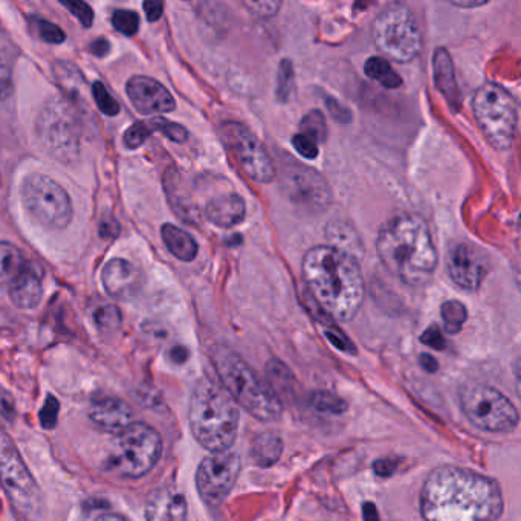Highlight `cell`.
Wrapping results in <instances>:
<instances>
[{"mask_svg": "<svg viewBox=\"0 0 521 521\" xmlns=\"http://www.w3.org/2000/svg\"><path fill=\"white\" fill-rule=\"evenodd\" d=\"M503 509L499 482L462 466H439L422 486L424 521H497Z\"/></svg>", "mask_w": 521, "mask_h": 521, "instance_id": "cell-1", "label": "cell"}, {"mask_svg": "<svg viewBox=\"0 0 521 521\" xmlns=\"http://www.w3.org/2000/svg\"><path fill=\"white\" fill-rule=\"evenodd\" d=\"M301 274L327 317L347 323L358 315L366 295L358 260L329 245L315 246L303 257Z\"/></svg>", "mask_w": 521, "mask_h": 521, "instance_id": "cell-2", "label": "cell"}, {"mask_svg": "<svg viewBox=\"0 0 521 521\" xmlns=\"http://www.w3.org/2000/svg\"><path fill=\"white\" fill-rule=\"evenodd\" d=\"M376 250L382 265L411 288H424L437 268V250L427 221L419 214L404 213L379 230Z\"/></svg>", "mask_w": 521, "mask_h": 521, "instance_id": "cell-3", "label": "cell"}, {"mask_svg": "<svg viewBox=\"0 0 521 521\" xmlns=\"http://www.w3.org/2000/svg\"><path fill=\"white\" fill-rule=\"evenodd\" d=\"M239 405L227 390L201 379L191 392L188 422L196 442L210 453H224L233 447L239 433Z\"/></svg>", "mask_w": 521, "mask_h": 521, "instance_id": "cell-4", "label": "cell"}, {"mask_svg": "<svg viewBox=\"0 0 521 521\" xmlns=\"http://www.w3.org/2000/svg\"><path fill=\"white\" fill-rule=\"evenodd\" d=\"M210 358L221 386L246 413L262 422L277 421L283 415V402L276 389L251 369L239 353L216 344L211 347Z\"/></svg>", "mask_w": 521, "mask_h": 521, "instance_id": "cell-5", "label": "cell"}, {"mask_svg": "<svg viewBox=\"0 0 521 521\" xmlns=\"http://www.w3.org/2000/svg\"><path fill=\"white\" fill-rule=\"evenodd\" d=\"M37 138L56 161L71 164L80 156L81 123L75 107L65 98H49L36 120Z\"/></svg>", "mask_w": 521, "mask_h": 521, "instance_id": "cell-6", "label": "cell"}, {"mask_svg": "<svg viewBox=\"0 0 521 521\" xmlns=\"http://www.w3.org/2000/svg\"><path fill=\"white\" fill-rule=\"evenodd\" d=\"M161 454L162 439L158 431L144 422H133L118 434L106 470L124 479H141L155 468Z\"/></svg>", "mask_w": 521, "mask_h": 521, "instance_id": "cell-7", "label": "cell"}, {"mask_svg": "<svg viewBox=\"0 0 521 521\" xmlns=\"http://www.w3.org/2000/svg\"><path fill=\"white\" fill-rule=\"evenodd\" d=\"M471 107L488 143L497 150L511 149L518 120L514 97L497 83H485L474 94Z\"/></svg>", "mask_w": 521, "mask_h": 521, "instance_id": "cell-8", "label": "cell"}, {"mask_svg": "<svg viewBox=\"0 0 521 521\" xmlns=\"http://www.w3.org/2000/svg\"><path fill=\"white\" fill-rule=\"evenodd\" d=\"M372 37L376 48L395 62L410 63L421 54V30L407 5H387L373 20Z\"/></svg>", "mask_w": 521, "mask_h": 521, "instance_id": "cell-9", "label": "cell"}, {"mask_svg": "<svg viewBox=\"0 0 521 521\" xmlns=\"http://www.w3.org/2000/svg\"><path fill=\"white\" fill-rule=\"evenodd\" d=\"M0 485L23 520L37 521L42 517V491L4 430H0Z\"/></svg>", "mask_w": 521, "mask_h": 521, "instance_id": "cell-10", "label": "cell"}, {"mask_svg": "<svg viewBox=\"0 0 521 521\" xmlns=\"http://www.w3.org/2000/svg\"><path fill=\"white\" fill-rule=\"evenodd\" d=\"M460 408L466 419L488 433H511L520 415L511 399L486 384H468L459 393Z\"/></svg>", "mask_w": 521, "mask_h": 521, "instance_id": "cell-11", "label": "cell"}, {"mask_svg": "<svg viewBox=\"0 0 521 521\" xmlns=\"http://www.w3.org/2000/svg\"><path fill=\"white\" fill-rule=\"evenodd\" d=\"M23 204L46 230H65L74 217L71 198L62 185L43 173L26 176L20 188Z\"/></svg>", "mask_w": 521, "mask_h": 521, "instance_id": "cell-12", "label": "cell"}, {"mask_svg": "<svg viewBox=\"0 0 521 521\" xmlns=\"http://www.w3.org/2000/svg\"><path fill=\"white\" fill-rule=\"evenodd\" d=\"M219 133L222 143L248 178L260 184H269L276 179V164L259 138L248 127L236 121H227L222 124Z\"/></svg>", "mask_w": 521, "mask_h": 521, "instance_id": "cell-13", "label": "cell"}, {"mask_svg": "<svg viewBox=\"0 0 521 521\" xmlns=\"http://www.w3.org/2000/svg\"><path fill=\"white\" fill-rule=\"evenodd\" d=\"M242 462L233 451L211 453L199 463L196 471V488L208 506L221 505L233 491L239 479Z\"/></svg>", "mask_w": 521, "mask_h": 521, "instance_id": "cell-14", "label": "cell"}, {"mask_svg": "<svg viewBox=\"0 0 521 521\" xmlns=\"http://www.w3.org/2000/svg\"><path fill=\"white\" fill-rule=\"evenodd\" d=\"M282 185L286 195L306 210L323 211L331 204V190L321 175L291 158L283 162Z\"/></svg>", "mask_w": 521, "mask_h": 521, "instance_id": "cell-15", "label": "cell"}, {"mask_svg": "<svg viewBox=\"0 0 521 521\" xmlns=\"http://www.w3.org/2000/svg\"><path fill=\"white\" fill-rule=\"evenodd\" d=\"M447 269L451 280L466 291H477L488 274L489 260L471 243H454L448 251Z\"/></svg>", "mask_w": 521, "mask_h": 521, "instance_id": "cell-16", "label": "cell"}, {"mask_svg": "<svg viewBox=\"0 0 521 521\" xmlns=\"http://www.w3.org/2000/svg\"><path fill=\"white\" fill-rule=\"evenodd\" d=\"M127 97L136 111L144 115L169 114L175 111L176 101L166 86L155 78L135 75L126 85Z\"/></svg>", "mask_w": 521, "mask_h": 521, "instance_id": "cell-17", "label": "cell"}, {"mask_svg": "<svg viewBox=\"0 0 521 521\" xmlns=\"http://www.w3.org/2000/svg\"><path fill=\"white\" fill-rule=\"evenodd\" d=\"M101 282L111 297L127 300L140 292L143 277L133 263L124 259H112L101 272Z\"/></svg>", "mask_w": 521, "mask_h": 521, "instance_id": "cell-18", "label": "cell"}, {"mask_svg": "<svg viewBox=\"0 0 521 521\" xmlns=\"http://www.w3.org/2000/svg\"><path fill=\"white\" fill-rule=\"evenodd\" d=\"M89 419L104 433L118 434L135 422L132 407L120 398H101L89 408Z\"/></svg>", "mask_w": 521, "mask_h": 521, "instance_id": "cell-19", "label": "cell"}, {"mask_svg": "<svg viewBox=\"0 0 521 521\" xmlns=\"http://www.w3.org/2000/svg\"><path fill=\"white\" fill-rule=\"evenodd\" d=\"M43 277L45 272L42 266L34 260H26L19 276L8 286L11 301L17 308L34 309L39 306L43 297Z\"/></svg>", "mask_w": 521, "mask_h": 521, "instance_id": "cell-20", "label": "cell"}, {"mask_svg": "<svg viewBox=\"0 0 521 521\" xmlns=\"http://www.w3.org/2000/svg\"><path fill=\"white\" fill-rule=\"evenodd\" d=\"M146 517L147 521H187V499L173 486L156 489L147 500Z\"/></svg>", "mask_w": 521, "mask_h": 521, "instance_id": "cell-21", "label": "cell"}, {"mask_svg": "<svg viewBox=\"0 0 521 521\" xmlns=\"http://www.w3.org/2000/svg\"><path fill=\"white\" fill-rule=\"evenodd\" d=\"M164 190H166L167 201L175 211L176 216L182 219L185 224L196 225L201 221V211L198 204L191 198L190 190L185 185L181 173L170 167L164 173Z\"/></svg>", "mask_w": 521, "mask_h": 521, "instance_id": "cell-22", "label": "cell"}, {"mask_svg": "<svg viewBox=\"0 0 521 521\" xmlns=\"http://www.w3.org/2000/svg\"><path fill=\"white\" fill-rule=\"evenodd\" d=\"M205 217L219 228H233L245 221L246 205L242 196L236 193L217 196L208 202Z\"/></svg>", "mask_w": 521, "mask_h": 521, "instance_id": "cell-23", "label": "cell"}, {"mask_svg": "<svg viewBox=\"0 0 521 521\" xmlns=\"http://www.w3.org/2000/svg\"><path fill=\"white\" fill-rule=\"evenodd\" d=\"M434 83L454 111L460 107V91L457 86L453 59L445 48H437L433 54Z\"/></svg>", "mask_w": 521, "mask_h": 521, "instance_id": "cell-24", "label": "cell"}, {"mask_svg": "<svg viewBox=\"0 0 521 521\" xmlns=\"http://www.w3.org/2000/svg\"><path fill=\"white\" fill-rule=\"evenodd\" d=\"M162 242L166 243L167 250L181 260V262H193L198 256V242L187 231L181 230L172 224H164L161 227Z\"/></svg>", "mask_w": 521, "mask_h": 521, "instance_id": "cell-25", "label": "cell"}, {"mask_svg": "<svg viewBox=\"0 0 521 521\" xmlns=\"http://www.w3.org/2000/svg\"><path fill=\"white\" fill-rule=\"evenodd\" d=\"M326 233L327 239L331 243L329 246L341 251V253L349 254L353 259L360 262L364 254V246L352 225L340 221L332 222V224L327 225Z\"/></svg>", "mask_w": 521, "mask_h": 521, "instance_id": "cell-26", "label": "cell"}, {"mask_svg": "<svg viewBox=\"0 0 521 521\" xmlns=\"http://www.w3.org/2000/svg\"><path fill=\"white\" fill-rule=\"evenodd\" d=\"M283 454L282 437L276 433H259L251 441V460L260 468L276 465Z\"/></svg>", "mask_w": 521, "mask_h": 521, "instance_id": "cell-27", "label": "cell"}, {"mask_svg": "<svg viewBox=\"0 0 521 521\" xmlns=\"http://www.w3.org/2000/svg\"><path fill=\"white\" fill-rule=\"evenodd\" d=\"M26 260L14 243L0 242V286H10L22 271Z\"/></svg>", "mask_w": 521, "mask_h": 521, "instance_id": "cell-28", "label": "cell"}, {"mask_svg": "<svg viewBox=\"0 0 521 521\" xmlns=\"http://www.w3.org/2000/svg\"><path fill=\"white\" fill-rule=\"evenodd\" d=\"M364 72L367 77L378 81L382 88L398 89L401 88L402 78L399 77L398 72L395 71L389 60L384 57H370L364 63Z\"/></svg>", "mask_w": 521, "mask_h": 521, "instance_id": "cell-29", "label": "cell"}, {"mask_svg": "<svg viewBox=\"0 0 521 521\" xmlns=\"http://www.w3.org/2000/svg\"><path fill=\"white\" fill-rule=\"evenodd\" d=\"M442 320H444L445 331L456 335L462 331L463 324L468 320V311L465 305L457 300L445 301L441 308Z\"/></svg>", "mask_w": 521, "mask_h": 521, "instance_id": "cell-30", "label": "cell"}, {"mask_svg": "<svg viewBox=\"0 0 521 521\" xmlns=\"http://www.w3.org/2000/svg\"><path fill=\"white\" fill-rule=\"evenodd\" d=\"M311 405L318 413L323 415L338 416L343 415L347 411V402L334 393L320 390L311 396Z\"/></svg>", "mask_w": 521, "mask_h": 521, "instance_id": "cell-31", "label": "cell"}, {"mask_svg": "<svg viewBox=\"0 0 521 521\" xmlns=\"http://www.w3.org/2000/svg\"><path fill=\"white\" fill-rule=\"evenodd\" d=\"M315 317L320 321L321 326L324 327V335H326L327 340L331 341V343L334 344L338 350H341V352L352 353V355H355V344L346 337V334L341 331L340 327L335 326L332 318L327 317L324 312L321 315H315Z\"/></svg>", "mask_w": 521, "mask_h": 521, "instance_id": "cell-32", "label": "cell"}, {"mask_svg": "<svg viewBox=\"0 0 521 521\" xmlns=\"http://www.w3.org/2000/svg\"><path fill=\"white\" fill-rule=\"evenodd\" d=\"M295 72L291 60L285 59L280 63L277 74L276 97L280 103H288L295 89Z\"/></svg>", "mask_w": 521, "mask_h": 521, "instance_id": "cell-33", "label": "cell"}, {"mask_svg": "<svg viewBox=\"0 0 521 521\" xmlns=\"http://www.w3.org/2000/svg\"><path fill=\"white\" fill-rule=\"evenodd\" d=\"M30 23L34 33L43 42L52 43V45H60V43L65 42V31L60 26H57L56 23L49 22V20L43 19V17H31Z\"/></svg>", "mask_w": 521, "mask_h": 521, "instance_id": "cell-34", "label": "cell"}, {"mask_svg": "<svg viewBox=\"0 0 521 521\" xmlns=\"http://www.w3.org/2000/svg\"><path fill=\"white\" fill-rule=\"evenodd\" d=\"M303 135L309 136L312 140L317 141L318 144L326 141L327 126L324 115L320 111H312L306 115L300 123V132Z\"/></svg>", "mask_w": 521, "mask_h": 521, "instance_id": "cell-35", "label": "cell"}, {"mask_svg": "<svg viewBox=\"0 0 521 521\" xmlns=\"http://www.w3.org/2000/svg\"><path fill=\"white\" fill-rule=\"evenodd\" d=\"M94 323L101 332H114L120 329L121 323H123V314L117 306H100L94 312Z\"/></svg>", "mask_w": 521, "mask_h": 521, "instance_id": "cell-36", "label": "cell"}, {"mask_svg": "<svg viewBox=\"0 0 521 521\" xmlns=\"http://www.w3.org/2000/svg\"><path fill=\"white\" fill-rule=\"evenodd\" d=\"M92 97H94L95 104H97L101 114L107 115V117H115V115L120 114V103L109 94L101 81H95L94 86H92Z\"/></svg>", "mask_w": 521, "mask_h": 521, "instance_id": "cell-37", "label": "cell"}, {"mask_svg": "<svg viewBox=\"0 0 521 521\" xmlns=\"http://www.w3.org/2000/svg\"><path fill=\"white\" fill-rule=\"evenodd\" d=\"M149 124L153 132L158 130L173 143L182 144L188 140V130L181 124L173 123V121L161 117L152 118V120H149Z\"/></svg>", "mask_w": 521, "mask_h": 521, "instance_id": "cell-38", "label": "cell"}, {"mask_svg": "<svg viewBox=\"0 0 521 521\" xmlns=\"http://www.w3.org/2000/svg\"><path fill=\"white\" fill-rule=\"evenodd\" d=\"M112 25L118 33L132 37L140 30V16L132 10H115Z\"/></svg>", "mask_w": 521, "mask_h": 521, "instance_id": "cell-39", "label": "cell"}, {"mask_svg": "<svg viewBox=\"0 0 521 521\" xmlns=\"http://www.w3.org/2000/svg\"><path fill=\"white\" fill-rule=\"evenodd\" d=\"M149 121H136L124 132L123 141L129 149H138L146 143L150 133H152Z\"/></svg>", "mask_w": 521, "mask_h": 521, "instance_id": "cell-40", "label": "cell"}, {"mask_svg": "<svg viewBox=\"0 0 521 521\" xmlns=\"http://www.w3.org/2000/svg\"><path fill=\"white\" fill-rule=\"evenodd\" d=\"M62 5L68 8L72 16L80 20L81 25L85 28H91L92 23H94V10H92L91 5L80 2V0H65Z\"/></svg>", "mask_w": 521, "mask_h": 521, "instance_id": "cell-41", "label": "cell"}, {"mask_svg": "<svg viewBox=\"0 0 521 521\" xmlns=\"http://www.w3.org/2000/svg\"><path fill=\"white\" fill-rule=\"evenodd\" d=\"M60 413V402L57 401L56 396H48L45 405L39 413L40 424L46 430L56 427L57 421H59Z\"/></svg>", "mask_w": 521, "mask_h": 521, "instance_id": "cell-42", "label": "cell"}, {"mask_svg": "<svg viewBox=\"0 0 521 521\" xmlns=\"http://www.w3.org/2000/svg\"><path fill=\"white\" fill-rule=\"evenodd\" d=\"M292 146L306 159H315L318 153H320V144L312 140V138H309V136L303 135V133H297V135L292 138Z\"/></svg>", "mask_w": 521, "mask_h": 521, "instance_id": "cell-43", "label": "cell"}, {"mask_svg": "<svg viewBox=\"0 0 521 521\" xmlns=\"http://www.w3.org/2000/svg\"><path fill=\"white\" fill-rule=\"evenodd\" d=\"M245 7L251 11L254 16L260 17V19H269V17L276 16L282 8V2H272V0H266V2H245Z\"/></svg>", "mask_w": 521, "mask_h": 521, "instance_id": "cell-44", "label": "cell"}, {"mask_svg": "<svg viewBox=\"0 0 521 521\" xmlns=\"http://www.w3.org/2000/svg\"><path fill=\"white\" fill-rule=\"evenodd\" d=\"M14 92L13 72L10 65L0 57V101L8 100Z\"/></svg>", "mask_w": 521, "mask_h": 521, "instance_id": "cell-45", "label": "cell"}, {"mask_svg": "<svg viewBox=\"0 0 521 521\" xmlns=\"http://www.w3.org/2000/svg\"><path fill=\"white\" fill-rule=\"evenodd\" d=\"M421 341L425 346L434 350L447 349V341H445L444 334L437 326L428 327L427 331H424V334L421 335Z\"/></svg>", "mask_w": 521, "mask_h": 521, "instance_id": "cell-46", "label": "cell"}, {"mask_svg": "<svg viewBox=\"0 0 521 521\" xmlns=\"http://www.w3.org/2000/svg\"><path fill=\"white\" fill-rule=\"evenodd\" d=\"M324 103H326L327 111H329L334 120L340 121L341 124H347L352 120V114H350L349 109L344 104H341L340 101L327 97Z\"/></svg>", "mask_w": 521, "mask_h": 521, "instance_id": "cell-47", "label": "cell"}, {"mask_svg": "<svg viewBox=\"0 0 521 521\" xmlns=\"http://www.w3.org/2000/svg\"><path fill=\"white\" fill-rule=\"evenodd\" d=\"M399 462L395 459H379L373 463V470H375L376 476L379 477H390L398 470Z\"/></svg>", "mask_w": 521, "mask_h": 521, "instance_id": "cell-48", "label": "cell"}, {"mask_svg": "<svg viewBox=\"0 0 521 521\" xmlns=\"http://www.w3.org/2000/svg\"><path fill=\"white\" fill-rule=\"evenodd\" d=\"M143 8L149 22H158L162 13H164V4L158 2V0H147V2H144Z\"/></svg>", "mask_w": 521, "mask_h": 521, "instance_id": "cell-49", "label": "cell"}, {"mask_svg": "<svg viewBox=\"0 0 521 521\" xmlns=\"http://www.w3.org/2000/svg\"><path fill=\"white\" fill-rule=\"evenodd\" d=\"M89 51L97 57H106L111 52V43L106 39H97L89 46Z\"/></svg>", "mask_w": 521, "mask_h": 521, "instance_id": "cell-50", "label": "cell"}, {"mask_svg": "<svg viewBox=\"0 0 521 521\" xmlns=\"http://www.w3.org/2000/svg\"><path fill=\"white\" fill-rule=\"evenodd\" d=\"M419 361H421V367L428 373H436L439 370V364H437L436 358L428 355V353H424V355L419 356Z\"/></svg>", "mask_w": 521, "mask_h": 521, "instance_id": "cell-51", "label": "cell"}, {"mask_svg": "<svg viewBox=\"0 0 521 521\" xmlns=\"http://www.w3.org/2000/svg\"><path fill=\"white\" fill-rule=\"evenodd\" d=\"M364 521H381L379 518L378 509L373 503L367 502L363 505Z\"/></svg>", "mask_w": 521, "mask_h": 521, "instance_id": "cell-52", "label": "cell"}, {"mask_svg": "<svg viewBox=\"0 0 521 521\" xmlns=\"http://www.w3.org/2000/svg\"><path fill=\"white\" fill-rule=\"evenodd\" d=\"M170 356H172V360L178 364H184L185 361L188 360V350L182 346L173 347L172 352H170Z\"/></svg>", "mask_w": 521, "mask_h": 521, "instance_id": "cell-53", "label": "cell"}, {"mask_svg": "<svg viewBox=\"0 0 521 521\" xmlns=\"http://www.w3.org/2000/svg\"><path fill=\"white\" fill-rule=\"evenodd\" d=\"M451 5L457 8H479L486 5V2H463V0H460V2H451Z\"/></svg>", "mask_w": 521, "mask_h": 521, "instance_id": "cell-54", "label": "cell"}, {"mask_svg": "<svg viewBox=\"0 0 521 521\" xmlns=\"http://www.w3.org/2000/svg\"><path fill=\"white\" fill-rule=\"evenodd\" d=\"M95 521H126L121 515L117 514H104L100 515Z\"/></svg>", "mask_w": 521, "mask_h": 521, "instance_id": "cell-55", "label": "cell"}]
</instances>
